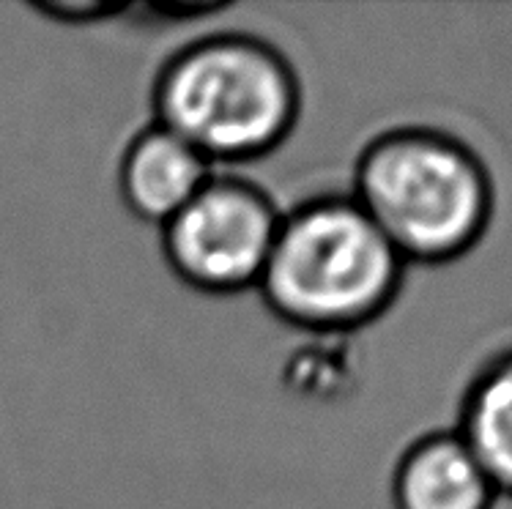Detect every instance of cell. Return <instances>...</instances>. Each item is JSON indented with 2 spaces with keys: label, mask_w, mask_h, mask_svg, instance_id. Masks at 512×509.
<instances>
[{
  "label": "cell",
  "mask_w": 512,
  "mask_h": 509,
  "mask_svg": "<svg viewBox=\"0 0 512 509\" xmlns=\"http://www.w3.org/2000/svg\"><path fill=\"white\" fill-rule=\"evenodd\" d=\"M154 124L211 165H244L283 146L302 113V83L272 42L252 33H211L159 66Z\"/></svg>",
  "instance_id": "obj_1"
},
{
  "label": "cell",
  "mask_w": 512,
  "mask_h": 509,
  "mask_svg": "<svg viewBox=\"0 0 512 509\" xmlns=\"http://www.w3.org/2000/svg\"><path fill=\"white\" fill-rule=\"evenodd\" d=\"M351 198L400 258L441 266L488 233L496 192L480 154L430 126H398L356 156Z\"/></svg>",
  "instance_id": "obj_2"
},
{
  "label": "cell",
  "mask_w": 512,
  "mask_h": 509,
  "mask_svg": "<svg viewBox=\"0 0 512 509\" xmlns=\"http://www.w3.org/2000/svg\"><path fill=\"white\" fill-rule=\"evenodd\" d=\"M403 277L406 260L351 195H315L283 211L258 291L288 326L343 337L381 318Z\"/></svg>",
  "instance_id": "obj_3"
},
{
  "label": "cell",
  "mask_w": 512,
  "mask_h": 509,
  "mask_svg": "<svg viewBox=\"0 0 512 509\" xmlns=\"http://www.w3.org/2000/svg\"><path fill=\"white\" fill-rule=\"evenodd\" d=\"M283 211L255 181L214 176L162 225L165 263L192 291L211 296L258 288Z\"/></svg>",
  "instance_id": "obj_4"
},
{
  "label": "cell",
  "mask_w": 512,
  "mask_h": 509,
  "mask_svg": "<svg viewBox=\"0 0 512 509\" xmlns=\"http://www.w3.org/2000/svg\"><path fill=\"white\" fill-rule=\"evenodd\" d=\"M214 176L209 159L168 132L151 124L140 129L121 154L118 189L124 206L143 222L168 225Z\"/></svg>",
  "instance_id": "obj_5"
},
{
  "label": "cell",
  "mask_w": 512,
  "mask_h": 509,
  "mask_svg": "<svg viewBox=\"0 0 512 509\" xmlns=\"http://www.w3.org/2000/svg\"><path fill=\"white\" fill-rule=\"evenodd\" d=\"M502 499L455 430L417 438L392 474L395 509H493Z\"/></svg>",
  "instance_id": "obj_6"
},
{
  "label": "cell",
  "mask_w": 512,
  "mask_h": 509,
  "mask_svg": "<svg viewBox=\"0 0 512 509\" xmlns=\"http://www.w3.org/2000/svg\"><path fill=\"white\" fill-rule=\"evenodd\" d=\"M455 433L485 468L496 493L512 499V351L493 356L471 378Z\"/></svg>",
  "instance_id": "obj_7"
},
{
  "label": "cell",
  "mask_w": 512,
  "mask_h": 509,
  "mask_svg": "<svg viewBox=\"0 0 512 509\" xmlns=\"http://www.w3.org/2000/svg\"><path fill=\"white\" fill-rule=\"evenodd\" d=\"M47 20L61 22V25H94L107 22L132 11V3H118V0H39L28 6Z\"/></svg>",
  "instance_id": "obj_8"
},
{
  "label": "cell",
  "mask_w": 512,
  "mask_h": 509,
  "mask_svg": "<svg viewBox=\"0 0 512 509\" xmlns=\"http://www.w3.org/2000/svg\"><path fill=\"white\" fill-rule=\"evenodd\" d=\"M137 9L151 11L157 20L184 22L192 17H206V14H220L228 9V3H148V6H137Z\"/></svg>",
  "instance_id": "obj_9"
}]
</instances>
